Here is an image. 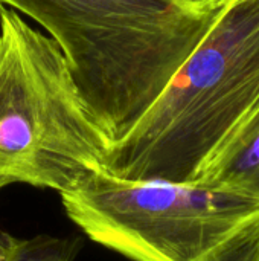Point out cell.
Instances as JSON below:
<instances>
[{
    "mask_svg": "<svg viewBox=\"0 0 259 261\" xmlns=\"http://www.w3.org/2000/svg\"><path fill=\"white\" fill-rule=\"evenodd\" d=\"M227 0H41L35 21L63 50L110 145L163 92Z\"/></svg>",
    "mask_w": 259,
    "mask_h": 261,
    "instance_id": "1",
    "label": "cell"
},
{
    "mask_svg": "<svg viewBox=\"0 0 259 261\" xmlns=\"http://www.w3.org/2000/svg\"><path fill=\"white\" fill-rule=\"evenodd\" d=\"M259 98V0H227L163 92L114 141L105 170L128 180L192 184Z\"/></svg>",
    "mask_w": 259,
    "mask_h": 261,
    "instance_id": "2",
    "label": "cell"
},
{
    "mask_svg": "<svg viewBox=\"0 0 259 261\" xmlns=\"http://www.w3.org/2000/svg\"><path fill=\"white\" fill-rule=\"evenodd\" d=\"M108 148L55 40L0 6V190L61 194L105 170Z\"/></svg>",
    "mask_w": 259,
    "mask_h": 261,
    "instance_id": "3",
    "label": "cell"
},
{
    "mask_svg": "<svg viewBox=\"0 0 259 261\" xmlns=\"http://www.w3.org/2000/svg\"><path fill=\"white\" fill-rule=\"evenodd\" d=\"M95 243L133 261H208L259 219V200L198 184L128 180L102 170L60 194Z\"/></svg>",
    "mask_w": 259,
    "mask_h": 261,
    "instance_id": "4",
    "label": "cell"
},
{
    "mask_svg": "<svg viewBox=\"0 0 259 261\" xmlns=\"http://www.w3.org/2000/svg\"><path fill=\"white\" fill-rule=\"evenodd\" d=\"M192 184L259 200V98L205 161Z\"/></svg>",
    "mask_w": 259,
    "mask_h": 261,
    "instance_id": "5",
    "label": "cell"
},
{
    "mask_svg": "<svg viewBox=\"0 0 259 261\" xmlns=\"http://www.w3.org/2000/svg\"><path fill=\"white\" fill-rule=\"evenodd\" d=\"M81 242L73 237L37 236L18 239L11 261H75Z\"/></svg>",
    "mask_w": 259,
    "mask_h": 261,
    "instance_id": "6",
    "label": "cell"
},
{
    "mask_svg": "<svg viewBox=\"0 0 259 261\" xmlns=\"http://www.w3.org/2000/svg\"><path fill=\"white\" fill-rule=\"evenodd\" d=\"M208 261H259V219L229 240Z\"/></svg>",
    "mask_w": 259,
    "mask_h": 261,
    "instance_id": "7",
    "label": "cell"
},
{
    "mask_svg": "<svg viewBox=\"0 0 259 261\" xmlns=\"http://www.w3.org/2000/svg\"><path fill=\"white\" fill-rule=\"evenodd\" d=\"M40 5L41 0H0V6H6L9 9L17 11L18 14L27 15L34 21L40 11Z\"/></svg>",
    "mask_w": 259,
    "mask_h": 261,
    "instance_id": "8",
    "label": "cell"
},
{
    "mask_svg": "<svg viewBox=\"0 0 259 261\" xmlns=\"http://www.w3.org/2000/svg\"><path fill=\"white\" fill-rule=\"evenodd\" d=\"M18 239L8 236L5 232H0V261H11L15 252Z\"/></svg>",
    "mask_w": 259,
    "mask_h": 261,
    "instance_id": "9",
    "label": "cell"
},
{
    "mask_svg": "<svg viewBox=\"0 0 259 261\" xmlns=\"http://www.w3.org/2000/svg\"><path fill=\"white\" fill-rule=\"evenodd\" d=\"M194 2H209V0H194Z\"/></svg>",
    "mask_w": 259,
    "mask_h": 261,
    "instance_id": "10",
    "label": "cell"
}]
</instances>
